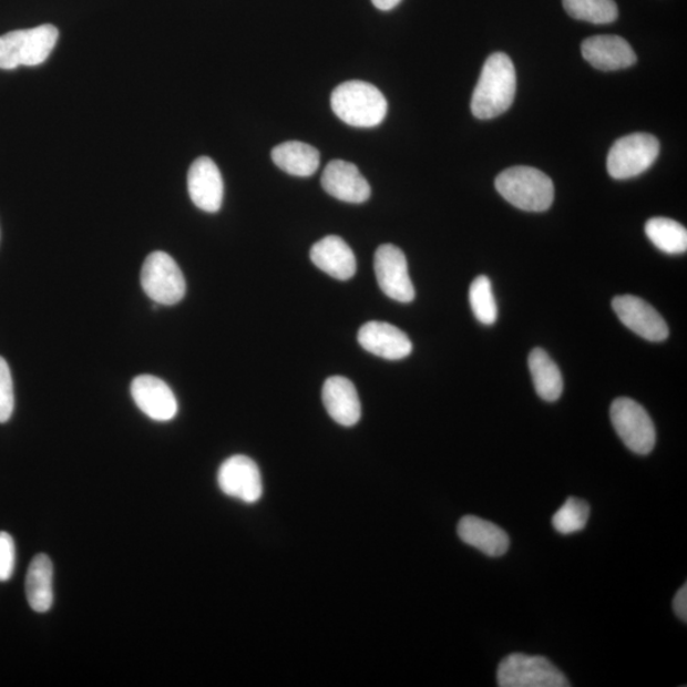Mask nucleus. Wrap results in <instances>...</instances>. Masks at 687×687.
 I'll return each mask as SVG.
<instances>
[{
    "mask_svg": "<svg viewBox=\"0 0 687 687\" xmlns=\"http://www.w3.org/2000/svg\"><path fill=\"white\" fill-rule=\"evenodd\" d=\"M517 75L511 58L495 53L486 59L471 100L472 115L481 120L500 116L512 106Z\"/></svg>",
    "mask_w": 687,
    "mask_h": 687,
    "instance_id": "nucleus-1",
    "label": "nucleus"
},
{
    "mask_svg": "<svg viewBox=\"0 0 687 687\" xmlns=\"http://www.w3.org/2000/svg\"><path fill=\"white\" fill-rule=\"evenodd\" d=\"M331 109L341 122L350 126L375 127L388 115V101L376 85L350 81L334 90Z\"/></svg>",
    "mask_w": 687,
    "mask_h": 687,
    "instance_id": "nucleus-2",
    "label": "nucleus"
},
{
    "mask_svg": "<svg viewBox=\"0 0 687 687\" xmlns=\"http://www.w3.org/2000/svg\"><path fill=\"white\" fill-rule=\"evenodd\" d=\"M496 192L515 208L545 212L554 202L552 178L534 167L506 168L495 180Z\"/></svg>",
    "mask_w": 687,
    "mask_h": 687,
    "instance_id": "nucleus-3",
    "label": "nucleus"
},
{
    "mask_svg": "<svg viewBox=\"0 0 687 687\" xmlns=\"http://www.w3.org/2000/svg\"><path fill=\"white\" fill-rule=\"evenodd\" d=\"M59 31L53 24L8 32L0 37V69L13 71L19 66L45 63L57 45Z\"/></svg>",
    "mask_w": 687,
    "mask_h": 687,
    "instance_id": "nucleus-4",
    "label": "nucleus"
},
{
    "mask_svg": "<svg viewBox=\"0 0 687 687\" xmlns=\"http://www.w3.org/2000/svg\"><path fill=\"white\" fill-rule=\"evenodd\" d=\"M501 687H568L571 684L561 669L545 657L514 653L498 667Z\"/></svg>",
    "mask_w": 687,
    "mask_h": 687,
    "instance_id": "nucleus-5",
    "label": "nucleus"
},
{
    "mask_svg": "<svg viewBox=\"0 0 687 687\" xmlns=\"http://www.w3.org/2000/svg\"><path fill=\"white\" fill-rule=\"evenodd\" d=\"M659 150L657 137L650 134L634 133L623 136L608 152V175L615 180L637 177L656 162Z\"/></svg>",
    "mask_w": 687,
    "mask_h": 687,
    "instance_id": "nucleus-6",
    "label": "nucleus"
},
{
    "mask_svg": "<svg viewBox=\"0 0 687 687\" xmlns=\"http://www.w3.org/2000/svg\"><path fill=\"white\" fill-rule=\"evenodd\" d=\"M141 283L144 294L158 305L174 306L186 294V280L182 269L163 252H154L145 259Z\"/></svg>",
    "mask_w": 687,
    "mask_h": 687,
    "instance_id": "nucleus-7",
    "label": "nucleus"
},
{
    "mask_svg": "<svg viewBox=\"0 0 687 687\" xmlns=\"http://www.w3.org/2000/svg\"><path fill=\"white\" fill-rule=\"evenodd\" d=\"M609 418L621 440L642 457L656 445V429L646 409L629 398H618L609 409Z\"/></svg>",
    "mask_w": 687,
    "mask_h": 687,
    "instance_id": "nucleus-8",
    "label": "nucleus"
},
{
    "mask_svg": "<svg viewBox=\"0 0 687 687\" xmlns=\"http://www.w3.org/2000/svg\"><path fill=\"white\" fill-rule=\"evenodd\" d=\"M375 273L383 294L401 304H410L416 298V289L410 279L408 260L399 247L382 245L375 254Z\"/></svg>",
    "mask_w": 687,
    "mask_h": 687,
    "instance_id": "nucleus-9",
    "label": "nucleus"
},
{
    "mask_svg": "<svg viewBox=\"0 0 687 687\" xmlns=\"http://www.w3.org/2000/svg\"><path fill=\"white\" fill-rule=\"evenodd\" d=\"M218 485L226 495L248 504L259 501L263 495L259 466L244 454H236L222 463Z\"/></svg>",
    "mask_w": 687,
    "mask_h": 687,
    "instance_id": "nucleus-10",
    "label": "nucleus"
},
{
    "mask_svg": "<svg viewBox=\"0 0 687 687\" xmlns=\"http://www.w3.org/2000/svg\"><path fill=\"white\" fill-rule=\"evenodd\" d=\"M613 308L626 328L643 339L659 342L668 338L669 330L664 317L646 300L630 295L618 296L613 300Z\"/></svg>",
    "mask_w": 687,
    "mask_h": 687,
    "instance_id": "nucleus-11",
    "label": "nucleus"
},
{
    "mask_svg": "<svg viewBox=\"0 0 687 687\" xmlns=\"http://www.w3.org/2000/svg\"><path fill=\"white\" fill-rule=\"evenodd\" d=\"M131 392L136 407L156 422H168L176 417L178 403L175 393L161 378L137 376L132 382Z\"/></svg>",
    "mask_w": 687,
    "mask_h": 687,
    "instance_id": "nucleus-12",
    "label": "nucleus"
},
{
    "mask_svg": "<svg viewBox=\"0 0 687 687\" xmlns=\"http://www.w3.org/2000/svg\"><path fill=\"white\" fill-rule=\"evenodd\" d=\"M187 191L197 208L217 213L222 208L225 184L216 162L209 157L196 158L188 170Z\"/></svg>",
    "mask_w": 687,
    "mask_h": 687,
    "instance_id": "nucleus-13",
    "label": "nucleus"
},
{
    "mask_svg": "<svg viewBox=\"0 0 687 687\" xmlns=\"http://www.w3.org/2000/svg\"><path fill=\"white\" fill-rule=\"evenodd\" d=\"M321 184L324 191L335 199L350 204H362L371 196V186L353 163L335 160L326 166Z\"/></svg>",
    "mask_w": 687,
    "mask_h": 687,
    "instance_id": "nucleus-14",
    "label": "nucleus"
},
{
    "mask_svg": "<svg viewBox=\"0 0 687 687\" xmlns=\"http://www.w3.org/2000/svg\"><path fill=\"white\" fill-rule=\"evenodd\" d=\"M582 55L598 71L613 72L637 62L629 42L616 34H598L583 41Z\"/></svg>",
    "mask_w": 687,
    "mask_h": 687,
    "instance_id": "nucleus-15",
    "label": "nucleus"
},
{
    "mask_svg": "<svg viewBox=\"0 0 687 687\" xmlns=\"http://www.w3.org/2000/svg\"><path fill=\"white\" fill-rule=\"evenodd\" d=\"M360 347L383 359L400 360L411 355L408 335L389 322L369 321L358 331Z\"/></svg>",
    "mask_w": 687,
    "mask_h": 687,
    "instance_id": "nucleus-16",
    "label": "nucleus"
},
{
    "mask_svg": "<svg viewBox=\"0 0 687 687\" xmlns=\"http://www.w3.org/2000/svg\"><path fill=\"white\" fill-rule=\"evenodd\" d=\"M322 401L329 416L340 425H356L362 416L356 386L346 377L334 376L326 380Z\"/></svg>",
    "mask_w": 687,
    "mask_h": 687,
    "instance_id": "nucleus-17",
    "label": "nucleus"
},
{
    "mask_svg": "<svg viewBox=\"0 0 687 687\" xmlns=\"http://www.w3.org/2000/svg\"><path fill=\"white\" fill-rule=\"evenodd\" d=\"M312 263L330 277L349 280L357 271V260L350 246L338 236H328L311 248Z\"/></svg>",
    "mask_w": 687,
    "mask_h": 687,
    "instance_id": "nucleus-18",
    "label": "nucleus"
},
{
    "mask_svg": "<svg viewBox=\"0 0 687 687\" xmlns=\"http://www.w3.org/2000/svg\"><path fill=\"white\" fill-rule=\"evenodd\" d=\"M458 534L463 543L478 548L488 556L500 557L510 548V536L506 532L476 515L462 517L459 522Z\"/></svg>",
    "mask_w": 687,
    "mask_h": 687,
    "instance_id": "nucleus-19",
    "label": "nucleus"
},
{
    "mask_svg": "<svg viewBox=\"0 0 687 687\" xmlns=\"http://www.w3.org/2000/svg\"><path fill=\"white\" fill-rule=\"evenodd\" d=\"M54 566L50 557L39 554L33 557L25 575V596L33 612L48 613L54 603Z\"/></svg>",
    "mask_w": 687,
    "mask_h": 687,
    "instance_id": "nucleus-20",
    "label": "nucleus"
},
{
    "mask_svg": "<svg viewBox=\"0 0 687 687\" xmlns=\"http://www.w3.org/2000/svg\"><path fill=\"white\" fill-rule=\"evenodd\" d=\"M275 165L291 176L309 177L320 167V152L303 142H286L271 151Z\"/></svg>",
    "mask_w": 687,
    "mask_h": 687,
    "instance_id": "nucleus-21",
    "label": "nucleus"
},
{
    "mask_svg": "<svg viewBox=\"0 0 687 687\" xmlns=\"http://www.w3.org/2000/svg\"><path fill=\"white\" fill-rule=\"evenodd\" d=\"M529 368L539 397L553 402L562 397L563 377L560 367L544 349L536 348L529 356Z\"/></svg>",
    "mask_w": 687,
    "mask_h": 687,
    "instance_id": "nucleus-22",
    "label": "nucleus"
},
{
    "mask_svg": "<svg viewBox=\"0 0 687 687\" xmlns=\"http://www.w3.org/2000/svg\"><path fill=\"white\" fill-rule=\"evenodd\" d=\"M646 235L658 250L669 255L687 250V230L680 223L668 218H652L646 225Z\"/></svg>",
    "mask_w": 687,
    "mask_h": 687,
    "instance_id": "nucleus-23",
    "label": "nucleus"
},
{
    "mask_svg": "<svg viewBox=\"0 0 687 687\" xmlns=\"http://www.w3.org/2000/svg\"><path fill=\"white\" fill-rule=\"evenodd\" d=\"M563 6L572 19L594 24L613 23L618 17L614 0H563Z\"/></svg>",
    "mask_w": 687,
    "mask_h": 687,
    "instance_id": "nucleus-24",
    "label": "nucleus"
},
{
    "mask_svg": "<svg viewBox=\"0 0 687 687\" xmlns=\"http://www.w3.org/2000/svg\"><path fill=\"white\" fill-rule=\"evenodd\" d=\"M469 298L472 312H474L478 321L483 325L495 324L498 307L491 279L485 277V275H480L471 283Z\"/></svg>",
    "mask_w": 687,
    "mask_h": 687,
    "instance_id": "nucleus-25",
    "label": "nucleus"
},
{
    "mask_svg": "<svg viewBox=\"0 0 687 687\" xmlns=\"http://www.w3.org/2000/svg\"><path fill=\"white\" fill-rule=\"evenodd\" d=\"M589 505L580 498L571 496L554 514L553 527L562 535H571L587 526Z\"/></svg>",
    "mask_w": 687,
    "mask_h": 687,
    "instance_id": "nucleus-26",
    "label": "nucleus"
},
{
    "mask_svg": "<svg viewBox=\"0 0 687 687\" xmlns=\"http://www.w3.org/2000/svg\"><path fill=\"white\" fill-rule=\"evenodd\" d=\"M14 410V390L10 366L0 357V424L11 419Z\"/></svg>",
    "mask_w": 687,
    "mask_h": 687,
    "instance_id": "nucleus-27",
    "label": "nucleus"
},
{
    "mask_svg": "<svg viewBox=\"0 0 687 687\" xmlns=\"http://www.w3.org/2000/svg\"><path fill=\"white\" fill-rule=\"evenodd\" d=\"M16 566V545L12 536L0 532V582L12 578Z\"/></svg>",
    "mask_w": 687,
    "mask_h": 687,
    "instance_id": "nucleus-28",
    "label": "nucleus"
},
{
    "mask_svg": "<svg viewBox=\"0 0 687 687\" xmlns=\"http://www.w3.org/2000/svg\"><path fill=\"white\" fill-rule=\"evenodd\" d=\"M674 609H675V614L677 615V617L680 618V621H683L684 623H686L687 621V586L686 584H684V586L680 589H678L674 598Z\"/></svg>",
    "mask_w": 687,
    "mask_h": 687,
    "instance_id": "nucleus-29",
    "label": "nucleus"
},
{
    "mask_svg": "<svg viewBox=\"0 0 687 687\" xmlns=\"http://www.w3.org/2000/svg\"><path fill=\"white\" fill-rule=\"evenodd\" d=\"M401 0H372V3L380 11H391Z\"/></svg>",
    "mask_w": 687,
    "mask_h": 687,
    "instance_id": "nucleus-30",
    "label": "nucleus"
}]
</instances>
